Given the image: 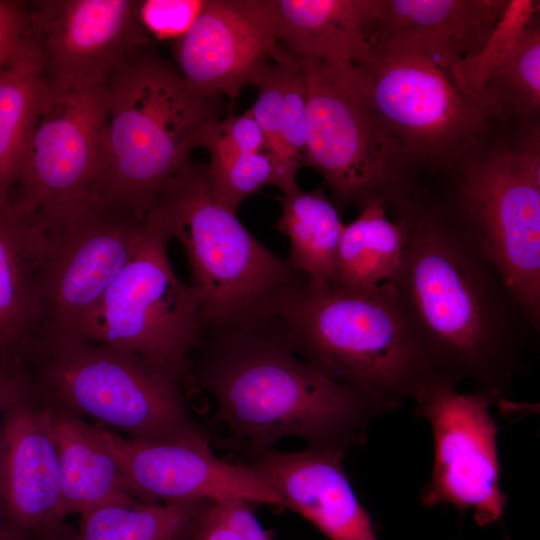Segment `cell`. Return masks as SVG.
Instances as JSON below:
<instances>
[{
  "label": "cell",
  "mask_w": 540,
  "mask_h": 540,
  "mask_svg": "<svg viewBox=\"0 0 540 540\" xmlns=\"http://www.w3.org/2000/svg\"><path fill=\"white\" fill-rule=\"evenodd\" d=\"M210 163H224L238 156L267 152L263 133L249 110L235 115L230 111L210 130L204 146Z\"/></svg>",
  "instance_id": "obj_32"
},
{
  "label": "cell",
  "mask_w": 540,
  "mask_h": 540,
  "mask_svg": "<svg viewBox=\"0 0 540 540\" xmlns=\"http://www.w3.org/2000/svg\"><path fill=\"white\" fill-rule=\"evenodd\" d=\"M355 77L406 163L453 166L501 119L486 96L458 85L451 67L413 50L372 48L355 66Z\"/></svg>",
  "instance_id": "obj_8"
},
{
  "label": "cell",
  "mask_w": 540,
  "mask_h": 540,
  "mask_svg": "<svg viewBox=\"0 0 540 540\" xmlns=\"http://www.w3.org/2000/svg\"><path fill=\"white\" fill-rule=\"evenodd\" d=\"M49 235L11 203L0 207V361L22 363L44 317Z\"/></svg>",
  "instance_id": "obj_20"
},
{
  "label": "cell",
  "mask_w": 540,
  "mask_h": 540,
  "mask_svg": "<svg viewBox=\"0 0 540 540\" xmlns=\"http://www.w3.org/2000/svg\"><path fill=\"white\" fill-rule=\"evenodd\" d=\"M45 61L30 37L0 69V207L18 182L32 130L48 88Z\"/></svg>",
  "instance_id": "obj_23"
},
{
  "label": "cell",
  "mask_w": 540,
  "mask_h": 540,
  "mask_svg": "<svg viewBox=\"0 0 540 540\" xmlns=\"http://www.w3.org/2000/svg\"><path fill=\"white\" fill-rule=\"evenodd\" d=\"M502 119L538 122L540 111V26L537 14L526 27L510 56L488 78L483 88Z\"/></svg>",
  "instance_id": "obj_27"
},
{
  "label": "cell",
  "mask_w": 540,
  "mask_h": 540,
  "mask_svg": "<svg viewBox=\"0 0 540 540\" xmlns=\"http://www.w3.org/2000/svg\"><path fill=\"white\" fill-rule=\"evenodd\" d=\"M243 462L281 498L283 507L311 522L329 540H379L371 518L346 476L345 449L310 446L302 451L234 444Z\"/></svg>",
  "instance_id": "obj_18"
},
{
  "label": "cell",
  "mask_w": 540,
  "mask_h": 540,
  "mask_svg": "<svg viewBox=\"0 0 540 540\" xmlns=\"http://www.w3.org/2000/svg\"><path fill=\"white\" fill-rule=\"evenodd\" d=\"M151 211L187 257L189 284L200 298L201 339L275 319L305 276L217 202L206 165L191 162L166 184Z\"/></svg>",
  "instance_id": "obj_5"
},
{
  "label": "cell",
  "mask_w": 540,
  "mask_h": 540,
  "mask_svg": "<svg viewBox=\"0 0 540 540\" xmlns=\"http://www.w3.org/2000/svg\"><path fill=\"white\" fill-rule=\"evenodd\" d=\"M284 49V48H283ZM285 75L282 97L283 140L291 158L308 166L307 93L298 59L284 49Z\"/></svg>",
  "instance_id": "obj_31"
},
{
  "label": "cell",
  "mask_w": 540,
  "mask_h": 540,
  "mask_svg": "<svg viewBox=\"0 0 540 540\" xmlns=\"http://www.w3.org/2000/svg\"><path fill=\"white\" fill-rule=\"evenodd\" d=\"M524 125L515 141L487 138L453 165L458 173L449 216L538 331L539 122Z\"/></svg>",
  "instance_id": "obj_7"
},
{
  "label": "cell",
  "mask_w": 540,
  "mask_h": 540,
  "mask_svg": "<svg viewBox=\"0 0 540 540\" xmlns=\"http://www.w3.org/2000/svg\"><path fill=\"white\" fill-rule=\"evenodd\" d=\"M538 11L539 1L507 0L502 17L480 51L452 65L451 74L458 85L470 94L485 96L486 81L510 56Z\"/></svg>",
  "instance_id": "obj_28"
},
{
  "label": "cell",
  "mask_w": 540,
  "mask_h": 540,
  "mask_svg": "<svg viewBox=\"0 0 540 540\" xmlns=\"http://www.w3.org/2000/svg\"><path fill=\"white\" fill-rule=\"evenodd\" d=\"M38 402L44 409L55 443L68 516L81 515L104 505L138 501L122 466L101 438L97 424Z\"/></svg>",
  "instance_id": "obj_22"
},
{
  "label": "cell",
  "mask_w": 540,
  "mask_h": 540,
  "mask_svg": "<svg viewBox=\"0 0 540 540\" xmlns=\"http://www.w3.org/2000/svg\"><path fill=\"white\" fill-rule=\"evenodd\" d=\"M192 540H240L222 516L217 503H208L196 525Z\"/></svg>",
  "instance_id": "obj_37"
},
{
  "label": "cell",
  "mask_w": 540,
  "mask_h": 540,
  "mask_svg": "<svg viewBox=\"0 0 540 540\" xmlns=\"http://www.w3.org/2000/svg\"><path fill=\"white\" fill-rule=\"evenodd\" d=\"M293 352L390 411L440 378L388 282L350 292L304 276L277 316Z\"/></svg>",
  "instance_id": "obj_4"
},
{
  "label": "cell",
  "mask_w": 540,
  "mask_h": 540,
  "mask_svg": "<svg viewBox=\"0 0 540 540\" xmlns=\"http://www.w3.org/2000/svg\"><path fill=\"white\" fill-rule=\"evenodd\" d=\"M298 61L307 93L308 166L323 176L336 204L391 203L403 195L406 162L366 102L355 68Z\"/></svg>",
  "instance_id": "obj_11"
},
{
  "label": "cell",
  "mask_w": 540,
  "mask_h": 540,
  "mask_svg": "<svg viewBox=\"0 0 540 540\" xmlns=\"http://www.w3.org/2000/svg\"><path fill=\"white\" fill-rule=\"evenodd\" d=\"M30 37V10L26 1L0 0V69Z\"/></svg>",
  "instance_id": "obj_34"
},
{
  "label": "cell",
  "mask_w": 540,
  "mask_h": 540,
  "mask_svg": "<svg viewBox=\"0 0 540 540\" xmlns=\"http://www.w3.org/2000/svg\"><path fill=\"white\" fill-rule=\"evenodd\" d=\"M147 220L104 201L48 234L44 317L36 348L80 340L105 292L134 254Z\"/></svg>",
  "instance_id": "obj_13"
},
{
  "label": "cell",
  "mask_w": 540,
  "mask_h": 540,
  "mask_svg": "<svg viewBox=\"0 0 540 540\" xmlns=\"http://www.w3.org/2000/svg\"><path fill=\"white\" fill-rule=\"evenodd\" d=\"M283 47L279 44L273 58L255 75L252 85L257 87V99L250 108L266 142V150L276 161L286 192L298 187L296 174L300 166L291 158L283 140L282 97L285 75Z\"/></svg>",
  "instance_id": "obj_29"
},
{
  "label": "cell",
  "mask_w": 540,
  "mask_h": 540,
  "mask_svg": "<svg viewBox=\"0 0 540 540\" xmlns=\"http://www.w3.org/2000/svg\"><path fill=\"white\" fill-rule=\"evenodd\" d=\"M275 228L290 241V264L301 274L337 285V254L345 225L322 187H299L278 197Z\"/></svg>",
  "instance_id": "obj_25"
},
{
  "label": "cell",
  "mask_w": 540,
  "mask_h": 540,
  "mask_svg": "<svg viewBox=\"0 0 540 540\" xmlns=\"http://www.w3.org/2000/svg\"><path fill=\"white\" fill-rule=\"evenodd\" d=\"M278 46L275 0H207L173 43L174 64L190 86L232 104Z\"/></svg>",
  "instance_id": "obj_16"
},
{
  "label": "cell",
  "mask_w": 540,
  "mask_h": 540,
  "mask_svg": "<svg viewBox=\"0 0 540 540\" xmlns=\"http://www.w3.org/2000/svg\"><path fill=\"white\" fill-rule=\"evenodd\" d=\"M209 500L110 504L81 514L71 540H192Z\"/></svg>",
  "instance_id": "obj_26"
},
{
  "label": "cell",
  "mask_w": 540,
  "mask_h": 540,
  "mask_svg": "<svg viewBox=\"0 0 540 540\" xmlns=\"http://www.w3.org/2000/svg\"><path fill=\"white\" fill-rule=\"evenodd\" d=\"M405 248L387 281L435 373L503 395L536 330L500 277L448 213L404 197Z\"/></svg>",
  "instance_id": "obj_1"
},
{
  "label": "cell",
  "mask_w": 540,
  "mask_h": 540,
  "mask_svg": "<svg viewBox=\"0 0 540 540\" xmlns=\"http://www.w3.org/2000/svg\"><path fill=\"white\" fill-rule=\"evenodd\" d=\"M105 201L147 218L166 184L203 148L232 106L202 93L152 44L134 50L106 85Z\"/></svg>",
  "instance_id": "obj_3"
},
{
  "label": "cell",
  "mask_w": 540,
  "mask_h": 540,
  "mask_svg": "<svg viewBox=\"0 0 540 540\" xmlns=\"http://www.w3.org/2000/svg\"><path fill=\"white\" fill-rule=\"evenodd\" d=\"M97 426L140 502L238 498L283 507L281 498L257 473L243 463L215 457L209 443L139 441Z\"/></svg>",
  "instance_id": "obj_17"
},
{
  "label": "cell",
  "mask_w": 540,
  "mask_h": 540,
  "mask_svg": "<svg viewBox=\"0 0 540 540\" xmlns=\"http://www.w3.org/2000/svg\"><path fill=\"white\" fill-rule=\"evenodd\" d=\"M40 402L149 442L209 443L190 415L183 386L140 357L72 340L37 347L21 364Z\"/></svg>",
  "instance_id": "obj_6"
},
{
  "label": "cell",
  "mask_w": 540,
  "mask_h": 540,
  "mask_svg": "<svg viewBox=\"0 0 540 540\" xmlns=\"http://www.w3.org/2000/svg\"><path fill=\"white\" fill-rule=\"evenodd\" d=\"M506 5L507 0H372L367 41L372 48L409 49L452 67L480 51Z\"/></svg>",
  "instance_id": "obj_19"
},
{
  "label": "cell",
  "mask_w": 540,
  "mask_h": 540,
  "mask_svg": "<svg viewBox=\"0 0 540 540\" xmlns=\"http://www.w3.org/2000/svg\"><path fill=\"white\" fill-rule=\"evenodd\" d=\"M191 381L216 402L215 420L236 445L269 448L286 437L310 446L362 444L386 406L338 383L299 358L275 319L200 339Z\"/></svg>",
  "instance_id": "obj_2"
},
{
  "label": "cell",
  "mask_w": 540,
  "mask_h": 540,
  "mask_svg": "<svg viewBox=\"0 0 540 540\" xmlns=\"http://www.w3.org/2000/svg\"><path fill=\"white\" fill-rule=\"evenodd\" d=\"M30 38L44 57L49 84L106 86L139 47L152 44L139 0L29 1Z\"/></svg>",
  "instance_id": "obj_14"
},
{
  "label": "cell",
  "mask_w": 540,
  "mask_h": 540,
  "mask_svg": "<svg viewBox=\"0 0 540 540\" xmlns=\"http://www.w3.org/2000/svg\"><path fill=\"white\" fill-rule=\"evenodd\" d=\"M215 502L240 540H274L260 524L251 502L238 498Z\"/></svg>",
  "instance_id": "obj_35"
},
{
  "label": "cell",
  "mask_w": 540,
  "mask_h": 540,
  "mask_svg": "<svg viewBox=\"0 0 540 540\" xmlns=\"http://www.w3.org/2000/svg\"><path fill=\"white\" fill-rule=\"evenodd\" d=\"M207 0H144L139 14L144 29L159 40L181 38L204 9Z\"/></svg>",
  "instance_id": "obj_33"
},
{
  "label": "cell",
  "mask_w": 540,
  "mask_h": 540,
  "mask_svg": "<svg viewBox=\"0 0 540 540\" xmlns=\"http://www.w3.org/2000/svg\"><path fill=\"white\" fill-rule=\"evenodd\" d=\"M28 389L23 369L13 363L0 362V418L2 412ZM0 540H9L0 509Z\"/></svg>",
  "instance_id": "obj_36"
},
{
  "label": "cell",
  "mask_w": 540,
  "mask_h": 540,
  "mask_svg": "<svg viewBox=\"0 0 540 540\" xmlns=\"http://www.w3.org/2000/svg\"><path fill=\"white\" fill-rule=\"evenodd\" d=\"M0 509L9 540H71L57 451L42 405L27 391L0 418Z\"/></svg>",
  "instance_id": "obj_15"
},
{
  "label": "cell",
  "mask_w": 540,
  "mask_h": 540,
  "mask_svg": "<svg viewBox=\"0 0 540 540\" xmlns=\"http://www.w3.org/2000/svg\"><path fill=\"white\" fill-rule=\"evenodd\" d=\"M372 0H275L278 43L301 60L348 72L365 61Z\"/></svg>",
  "instance_id": "obj_21"
},
{
  "label": "cell",
  "mask_w": 540,
  "mask_h": 540,
  "mask_svg": "<svg viewBox=\"0 0 540 540\" xmlns=\"http://www.w3.org/2000/svg\"><path fill=\"white\" fill-rule=\"evenodd\" d=\"M106 86L49 84L9 203L47 234L105 201Z\"/></svg>",
  "instance_id": "obj_10"
},
{
  "label": "cell",
  "mask_w": 540,
  "mask_h": 540,
  "mask_svg": "<svg viewBox=\"0 0 540 540\" xmlns=\"http://www.w3.org/2000/svg\"><path fill=\"white\" fill-rule=\"evenodd\" d=\"M206 172L217 202L235 214L246 198L266 185H276L286 192L282 173L267 152L241 155L224 163H209Z\"/></svg>",
  "instance_id": "obj_30"
},
{
  "label": "cell",
  "mask_w": 540,
  "mask_h": 540,
  "mask_svg": "<svg viewBox=\"0 0 540 540\" xmlns=\"http://www.w3.org/2000/svg\"><path fill=\"white\" fill-rule=\"evenodd\" d=\"M389 203L374 198L345 225L337 254V285L350 292H366L387 282L398 268L405 248V230L387 213Z\"/></svg>",
  "instance_id": "obj_24"
},
{
  "label": "cell",
  "mask_w": 540,
  "mask_h": 540,
  "mask_svg": "<svg viewBox=\"0 0 540 540\" xmlns=\"http://www.w3.org/2000/svg\"><path fill=\"white\" fill-rule=\"evenodd\" d=\"M170 237L150 211L140 241L82 330L80 340L134 354L183 387L201 339L200 298L176 275Z\"/></svg>",
  "instance_id": "obj_9"
},
{
  "label": "cell",
  "mask_w": 540,
  "mask_h": 540,
  "mask_svg": "<svg viewBox=\"0 0 540 540\" xmlns=\"http://www.w3.org/2000/svg\"><path fill=\"white\" fill-rule=\"evenodd\" d=\"M457 383L437 379L413 398L415 415L426 419L434 438L430 481L421 492L426 507L450 504L472 509L481 527L498 521L506 496L500 489L498 427L490 412L501 395L476 389L460 393Z\"/></svg>",
  "instance_id": "obj_12"
}]
</instances>
